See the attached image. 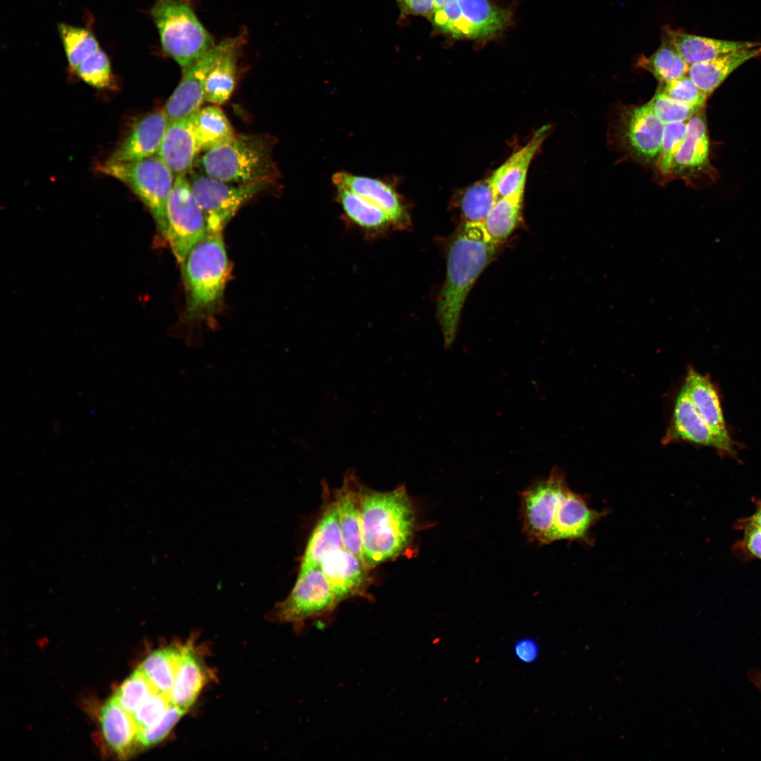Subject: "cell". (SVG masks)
I'll list each match as a JSON object with an SVG mask.
<instances>
[{
  "label": "cell",
  "instance_id": "7a4b0ae2",
  "mask_svg": "<svg viewBox=\"0 0 761 761\" xmlns=\"http://www.w3.org/2000/svg\"><path fill=\"white\" fill-rule=\"evenodd\" d=\"M497 247L479 223L463 222L450 242L445 280L437 302V316L446 348L455 340L470 290L493 259Z\"/></svg>",
  "mask_w": 761,
  "mask_h": 761
},
{
  "label": "cell",
  "instance_id": "d4e9b609",
  "mask_svg": "<svg viewBox=\"0 0 761 761\" xmlns=\"http://www.w3.org/2000/svg\"><path fill=\"white\" fill-rule=\"evenodd\" d=\"M684 140L675 154L667 177H682L705 166L708 160L709 140L703 113H695L686 122Z\"/></svg>",
  "mask_w": 761,
  "mask_h": 761
},
{
  "label": "cell",
  "instance_id": "8fae6325",
  "mask_svg": "<svg viewBox=\"0 0 761 761\" xmlns=\"http://www.w3.org/2000/svg\"><path fill=\"white\" fill-rule=\"evenodd\" d=\"M187 175L194 197L204 214L208 233H223L242 205L270 186L229 184L194 171Z\"/></svg>",
  "mask_w": 761,
  "mask_h": 761
},
{
  "label": "cell",
  "instance_id": "b9f144b4",
  "mask_svg": "<svg viewBox=\"0 0 761 761\" xmlns=\"http://www.w3.org/2000/svg\"><path fill=\"white\" fill-rule=\"evenodd\" d=\"M185 712L186 710L171 704L159 723L148 729L137 731V744L147 748L159 743Z\"/></svg>",
  "mask_w": 761,
  "mask_h": 761
},
{
  "label": "cell",
  "instance_id": "3957f363",
  "mask_svg": "<svg viewBox=\"0 0 761 761\" xmlns=\"http://www.w3.org/2000/svg\"><path fill=\"white\" fill-rule=\"evenodd\" d=\"M361 520L369 569L399 556L409 546L415 528L414 509L405 487L381 492L362 486Z\"/></svg>",
  "mask_w": 761,
  "mask_h": 761
},
{
  "label": "cell",
  "instance_id": "ac0fdd59",
  "mask_svg": "<svg viewBox=\"0 0 761 761\" xmlns=\"http://www.w3.org/2000/svg\"><path fill=\"white\" fill-rule=\"evenodd\" d=\"M199 153L193 113L169 121L156 156L175 176L187 175L192 171Z\"/></svg>",
  "mask_w": 761,
  "mask_h": 761
},
{
  "label": "cell",
  "instance_id": "4316f807",
  "mask_svg": "<svg viewBox=\"0 0 761 761\" xmlns=\"http://www.w3.org/2000/svg\"><path fill=\"white\" fill-rule=\"evenodd\" d=\"M245 39V32L235 36L233 44L209 70L204 87L205 101L221 105L230 99L235 87L237 61Z\"/></svg>",
  "mask_w": 761,
  "mask_h": 761
},
{
  "label": "cell",
  "instance_id": "83f0119b",
  "mask_svg": "<svg viewBox=\"0 0 761 761\" xmlns=\"http://www.w3.org/2000/svg\"><path fill=\"white\" fill-rule=\"evenodd\" d=\"M100 722L106 743L118 755H128L137 744V729L132 717L113 696L102 707Z\"/></svg>",
  "mask_w": 761,
  "mask_h": 761
},
{
  "label": "cell",
  "instance_id": "f546056e",
  "mask_svg": "<svg viewBox=\"0 0 761 761\" xmlns=\"http://www.w3.org/2000/svg\"><path fill=\"white\" fill-rule=\"evenodd\" d=\"M524 190L498 198L488 214L483 225L498 247L517 228L521 218Z\"/></svg>",
  "mask_w": 761,
  "mask_h": 761
},
{
  "label": "cell",
  "instance_id": "5b68a950",
  "mask_svg": "<svg viewBox=\"0 0 761 761\" xmlns=\"http://www.w3.org/2000/svg\"><path fill=\"white\" fill-rule=\"evenodd\" d=\"M271 142L254 135H235L203 153L196 163L202 173L238 185H271L279 177L272 157Z\"/></svg>",
  "mask_w": 761,
  "mask_h": 761
},
{
  "label": "cell",
  "instance_id": "d6a6232c",
  "mask_svg": "<svg viewBox=\"0 0 761 761\" xmlns=\"http://www.w3.org/2000/svg\"><path fill=\"white\" fill-rule=\"evenodd\" d=\"M637 67L649 71L660 84L679 78L688 73L689 65L662 37L660 47L650 56H640Z\"/></svg>",
  "mask_w": 761,
  "mask_h": 761
},
{
  "label": "cell",
  "instance_id": "f6af8a7d",
  "mask_svg": "<svg viewBox=\"0 0 761 761\" xmlns=\"http://www.w3.org/2000/svg\"><path fill=\"white\" fill-rule=\"evenodd\" d=\"M514 652L519 660L526 663H530L538 658L539 650L538 645L534 641L529 638H523L516 643Z\"/></svg>",
  "mask_w": 761,
  "mask_h": 761
},
{
  "label": "cell",
  "instance_id": "cb8c5ba5",
  "mask_svg": "<svg viewBox=\"0 0 761 761\" xmlns=\"http://www.w3.org/2000/svg\"><path fill=\"white\" fill-rule=\"evenodd\" d=\"M344 548L337 507L333 500L326 507L308 540L298 573L319 567L329 552Z\"/></svg>",
  "mask_w": 761,
  "mask_h": 761
},
{
  "label": "cell",
  "instance_id": "7c38bea8",
  "mask_svg": "<svg viewBox=\"0 0 761 761\" xmlns=\"http://www.w3.org/2000/svg\"><path fill=\"white\" fill-rule=\"evenodd\" d=\"M663 124L648 102L626 108L619 120L620 141L626 151L644 163L657 161L660 154Z\"/></svg>",
  "mask_w": 761,
  "mask_h": 761
},
{
  "label": "cell",
  "instance_id": "ee69618b",
  "mask_svg": "<svg viewBox=\"0 0 761 761\" xmlns=\"http://www.w3.org/2000/svg\"><path fill=\"white\" fill-rule=\"evenodd\" d=\"M742 526L743 546L752 556L761 559V528L747 520Z\"/></svg>",
  "mask_w": 761,
  "mask_h": 761
},
{
  "label": "cell",
  "instance_id": "c3c4849f",
  "mask_svg": "<svg viewBox=\"0 0 761 761\" xmlns=\"http://www.w3.org/2000/svg\"><path fill=\"white\" fill-rule=\"evenodd\" d=\"M451 0H435V8L443 6L445 4Z\"/></svg>",
  "mask_w": 761,
  "mask_h": 761
},
{
  "label": "cell",
  "instance_id": "2e32d148",
  "mask_svg": "<svg viewBox=\"0 0 761 761\" xmlns=\"http://www.w3.org/2000/svg\"><path fill=\"white\" fill-rule=\"evenodd\" d=\"M168 123L163 110L146 114L133 125L106 161L130 163L156 155Z\"/></svg>",
  "mask_w": 761,
  "mask_h": 761
},
{
  "label": "cell",
  "instance_id": "d6986e66",
  "mask_svg": "<svg viewBox=\"0 0 761 761\" xmlns=\"http://www.w3.org/2000/svg\"><path fill=\"white\" fill-rule=\"evenodd\" d=\"M550 128V125H543L538 129L528 142L488 177L497 199L525 190L530 165L546 139Z\"/></svg>",
  "mask_w": 761,
  "mask_h": 761
},
{
  "label": "cell",
  "instance_id": "4dcf8cb0",
  "mask_svg": "<svg viewBox=\"0 0 761 761\" xmlns=\"http://www.w3.org/2000/svg\"><path fill=\"white\" fill-rule=\"evenodd\" d=\"M193 123L200 152L226 143L236 135L224 112L215 106L200 108L194 113Z\"/></svg>",
  "mask_w": 761,
  "mask_h": 761
},
{
  "label": "cell",
  "instance_id": "f35d334b",
  "mask_svg": "<svg viewBox=\"0 0 761 761\" xmlns=\"http://www.w3.org/2000/svg\"><path fill=\"white\" fill-rule=\"evenodd\" d=\"M170 705L168 695L152 693L131 714L137 731L148 729L159 723Z\"/></svg>",
  "mask_w": 761,
  "mask_h": 761
},
{
  "label": "cell",
  "instance_id": "9c48e42d",
  "mask_svg": "<svg viewBox=\"0 0 761 761\" xmlns=\"http://www.w3.org/2000/svg\"><path fill=\"white\" fill-rule=\"evenodd\" d=\"M163 237L183 268L191 250L208 234L206 223L186 175H176L166 207Z\"/></svg>",
  "mask_w": 761,
  "mask_h": 761
},
{
  "label": "cell",
  "instance_id": "ba28073f",
  "mask_svg": "<svg viewBox=\"0 0 761 761\" xmlns=\"http://www.w3.org/2000/svg\"><path fill=\"white\" fill-rule=\"evenodd\" d=\"M99 169L134 192L150 211L163 236L166 203L175 179L173 171L156 155L130 163L106 161Z\"/></svg>",
  "mask_w": 761,
  "mask_h": 761
},
{
  "label": "cell",
  "instance_id": "e575fe53",
  "mask_svg": "<svg viewBox=\"0 0 761 761\" xmlns=\"http://www.w3.org/2000/svg\"><path fill=\"white\" fill-rule=\"evenodd\" d=\"M58 32L68 65L73 70L101 49L95 35L87 28L60 23Z\"/></svg>",
  "mask_w": 761,
  "mask_h": 761
},
{
  "label": "cell",
  "instance_id": "836d02e7",
  "mask_svg": "<svg viewBox=\"0 0 761 761\" xmlns=\"http://www.w3.org/2000/svg\"><path fill=\"white\" fill-rule=\"evenodd\" d=\"M497 199L488 178L465 188L458 199L464 222L483 223Z\"/></svg>",
  "mask_w": 761,
  "mask_h": 761
},
{
  "label": "cell",
  "instance_id": "ab89813d",
  "mask_svg": "<svg viewBox=\"0 0 761 761\" xmlns=\"http://www.w3.org/2000/svg\"><path fill=\"white\" fill-rule=\"evenodd\" d=\"M658 90L672 101L699 109L703 107L707 97L687 75L660 84Z\"/></svg>",
  "mask_w": 761,
  "mask_h": 761
},
{
  "label": "cell",
  "instance_id": "4fadbf2b",
  "mask_svg": "<svg viewBox=\"0 0 761 761\" xmlns=\"http://www.w3.org/2000/svg\"><path fill=\"white\" fill-rule=\"evenodd\" d=\"M234 39L235 37L226 38L215 44L202 58L184 70L180 83L163 109L169 121L192 115L201 108L204 101L206 76Z\"/></svg>",
  "mask_w": 761,
  "mask_h": 761
},
{
  "label": "cell",
  "instance_id": "5bb4252c",
  "mask_svg": "<svg viewBox=\"0 0 761 761\" xmlns=\"http://www.w3.org/2000/svg\"><path fill=\"white\" fill-rule=\"evenodd\" d=\"M332 180L334 185L344 186L383 210L394 228L405 230L411 225L408 206L397 190V180L361 176L347 171L335 173Z\"/></svg>",
  "mask_w": 761,
  "mask_h": 761
},
{
  "label": "cell",
  "instance_id": "bcb514c9",
  "mask_svg": "<svg viewBox=\"0 0 761 761\" xmlns=\"http://www.w3.org/2000/svg\"><path fill=\"white\" fill-rule=\"evenodd\" d=\"M747 521L761 528V506L750 519H747Z\"/></svg>",
  "mask_w": 761,
  "mask_h": 761
},
{
  "label": "cell",
  "instance_id": "484cf974",
  "mask_svg": "<svg viewBox=\"0 0 761 761\" xmlns=\"http://www.w3.org/2000/svg\"><path fill=\"white\" fill-rule=\"evenodd\" d=\"M335 186V199L345 218L351 224L372 236L393 228L388 214L381 209L340 185Z\"/></svg>",
  "mask_w": 761,
  "mask_h": 761
},
{
  "label": "cell",
  "instance_id": "277c9868",
  "mask_svg": "<svg viewBox=\"0 0 761 761\" xmlns=\"http://www.w3.org/2000/svg\"><path fill=\"white\" fill-rule=\"evenodd\" d=\"M180 271L186 289L185 320L198 321L215 315L230 272L222 233H208L189 253Z\"/></svg>",
  "mask_w": 761,
  "mask_h": 761
},
{
  "label": "cell",
  "instance_id": "6da1fadb",
  "mask_svg": "<svg viewBox=\"0 0 761 761\" xmlns=\"http://www.w3.org/2000/svg\"><path fill=\"white\" fill-rule=\"evenodd\" d=\"M521 514L524 532L542 544L559 540L588 542L590 529L605 515L590 509L571 490L557 467L522 493Z\"/></svg>",
  "mask_w": 761,
  "mask_h": 761
},
{
  "label": "cell",
  "instance_id": "603a6c76",
  "mask_svg": "<svg viewBox=\"0 0 761 761\" xmlns=\"http://www.w3.org/2000/svg\"><path fill=\"white\" fill-rule=\"evenodd\" d=\"M761 56V46L744 49L713 59L689 65L688 77L707 97L711 94L736 68Z\"/></svg>",
  "mask_w": 761,
  "mask_h": 761
},
{
  "label": "cell",
  "instance_id": "52a82bcc",
  "mask_svg": "<svg viewBox=\"0 0 761 761\" xmlns=\"http://www.w3.org/2000/svg\"><path fill=\"white\" fill-rule=\"evenodd\" d=\"M433 29L454 39L485 41L500 35L511 24L512 12L490 0H451L428 18Z\"/></svg>",
  "mask_w": 761,
  "mask_h": 761
},
{
  "label": "cell",
  "instance_id": "7402d4cb",
  "mask_svg": "<svg viewBox=\"0 0 761 761\" xmlns=\"http://www.w3.org/2000/svg\"><path fill=\"white\" fill-rule=\"evenodd\" d=\"M664 37L688 64L713 59L732 51L761 46L759 42L729 41L685 33L665 27Z\"/></svg>",
  "mask_w": 761,
  "mask_h": 761
},
{
  "label": "cell",
  "instance_id": "7bdbcfd3",
  "mask_svg": "<svg viewBox=\"0 0 761 761\" xmlns=\"http://www.w3.org/2000/svg\"><path fill=\"white\" fill-rule=\"evenodd\" d=\"M401 16H419L429 18L435 10V0H396Z\"/></svg>",
  "mask_w": 761,
  "mask_h": 761
},
{
  "label": "cell",
  "instance_id": "44dd1931",
  "mask_svg": "<svg viewBox=\"0 0 761 761\" xmlns=\"http://www.w3.org/2000/svg\"><path fill=\"white\" fill-rule=\"evenodd\" d=\"M683 386L698 414L726 444L735 447L728 431L719 394L710 379L688 367Z\"/></svg>",
  "mask_w": 761,
  "mask_h": 761
},
{
  "label": "cell",
  "instance_id": "7dc6e473",
  "mask_svg": "<svg viewBox=\"0 0 761 761\" xmlns=\"http://www.w3.org/2000/svg\"><path fill=\"white\" fill-rule=\"evenodd\" d=\"M753 682L761 691V672L755 674L753 676Z\"/></svg>",
  "mask_w": 761,
  "mask_h": 761
},
{
  "label": "cell",
  "instance_id": "ffe728a7",
  "mask_svg": "<svg viewBox=\"0 0 761 761\" xmlns=\"http://www.w3.org/2000/svg\"><path fill=\"white\" fill-rule=\"evenodd\" d=\"M361 490L362 485L349 474L345 478L342 486L335 491L334 500L344 549L365 564L361 520Z\"/></svg>",
  "mask_w": 761,
  "mask_h": 761
},
{
  "label": "cell",
  "instance_id": "8d00e7d4",
  "mask_svg": "<svg viewBox=\"0 0 761 761\" xmlns=\"http://www.w3.org/2000/svg\"><path fill=\"white\" fill-rule=\"evenodd\" d=\"M154 691L146 676L137 669L120 686L113 697L131 714Z\"/></svg>",
  "mask_w": 761,
  "mask_h": 761
},
{
  "label": "cell",
  "instance_id": "f1b7e54d",
  "mask_svg": "<svg viewBox=\"0 0 761 761\" xmlns=\"http://www.w3.org/2000/svg\"><path fill=\"white\" fill-rule=\"evenodd\" d=\"M206 676L192 648L189 645L183 646L178 670L168 695L171 704L187 711L194 703Z\"/></svg>",
  "mask_w": 761,
  "mask_h": 761
},
{
  "label": "cell",
  "instance_id": "8992f818",
  "mask_svg": "<svg viewBox=\"0 0 761 761\" xmlns=\"http://www.w3.org/2000/svg\"><path fill=\"white\" fill-rule=\"evenodd\" d=\"M150 13L163 51L183 70L215 46L188 0H155Z\"/></svg>",
  "mask_w": 761,
  "mask_h": 761
},
{
  "label": "cell",
  "instance_id": "74e56055",
  "mask_svg": "<svg viewBox=\"0 0 761 761\" xmlns=\"http://www.w3.org/2000/svg\"><path fill=\"white\" fill-rule=\"evenodd\" d=\"M686 122H674L664 125L662 140L657 168L661 175L667 177L673 159L685 139Z\"/></svg>",
  "mask_w": 761,
  "mask_h": 761
},
{
  "label": "cell",
  "instance_id": "60d3db41",
  "mask_svg": "<svg viewBox=\"0 0 761 761\" xmlns=\"http://www.w3.org/2000/svg\"><path fill=\"white\" fill-rule=\"evenodd\" d=\"M648 104L657 118L664 125L687 121L700 109L672 101L659 90Z\"/></svg>",
  "mask_w": 761,
  "mask_h": 761
},
{
  "label": "cell",
  "instance_id": "9a60e30c",
  "mask_svg": "<svg viewBox=\"0 0 761 761\" xmlns=\"http://www.w3.org/2000/svg\"><path fill=\"white\" fill-rule=\"evenodd\" d=\"M662 441L664 445L687 442L714 448L722 454L732 456L736 453L735 447L722 440L703 419L683 385L676 398L671 423Z\"/></svg>",
  "mask_w": 761,
  "mask_h": 761
},
{
  "label": "cell",
  "instance_id": "e0dca14e",
  "mask_svg": "<svg viewBox=\"0 0 761 761\" xmlns=\"http://www.w3.org/2000/svg\"><path fill=\"white\" fill-rule=\"evenodd\" d=\"M319 567L340 602L361 595L370 582L369 569L362 561L344 548L324 556Z\"/></svg>",
  "mask_w": 761,
  "mask_h": 761
},
{
  "label": "cell",
  "instance_id": "30bf717a",
  "mask_svg": "<svg viewBox=\"0 0 761 761\" xmlns=\"http://www.w3.org/2000/svg\"><path fill=\"white\" fill-rule=\"evenodd\" d=\"M339 603L320 567H316L298 573L290 593L275 605L268 616L271 620L292 624L299 630L307 621L331 612Z\"/></svg>",
  "mask_w": 761,
  "mask_h": 761
},
{
  "label": "cell",
  "instance_id": "d590c367",
  "mask_svg": "<svg viewBox=\"0 0 761 761\" xmlns=\"http://www.w3.org/2000/svg\"><path fill=\"white\" fill-rule=\"evenodd\" d=\"M75 71L82 80L97 89H112L116 85L111 61L102 49L83 61Z\"/></svg>",
  "mask_w": 761,
  "mask_h": 761
},
{
  "label": "cell",
  "instance_id": "1f68e13d",
  "mask_svg": "<svg viewBox=\"0 0 761 761\" xmlns=\"http://www.w3.org/2000/svg\"><path fill=\"white\" fill-rule=\"evenodd\" d=\"M183 646H171L149 654L138 669L155 691L168 696L182 655Z\"/></svg>",
  "mask_w": 761,
  "mask_h": 761
}]
</instances>
